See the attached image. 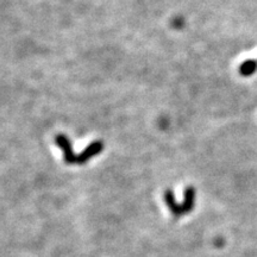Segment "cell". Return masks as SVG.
<instances>
[{
    "label": "cell",
    "mask_w": 257,
    "mask_h": 257,
    "mask_svg": "<svg viewBox=\"0 0 257 257\" xmlns=\"http://www.w3.org/2000/svg\"><path fill=\"white\" fill-rule=\"evenodd\" d=\"M165 201L168 206L170 213L173 214L175 218L182 217L185 214L192 212L193 207L195 204V189L193 187H187L185 191V200L181 204H178L175 201L174 194L170 189H167L165 192Z\"/></svg>",
    "instance_id": "6da1fadb"
},
{
    "label": "cell",
    "mask_w": 257,
    "mask_h": 257,
    "mask_svg": "<svg viewBox=\"0 0 257 257\" xmlns=\"http://www.w3.org/2000/svg\"><path fill=\"white\" fill-rule=\"evenodd\" d=\"M257 72V60H248L239 67V73L243 76H251Z\"/></svg>",
    "instance_id": "7a4b0ae2"
}]
</instances>
